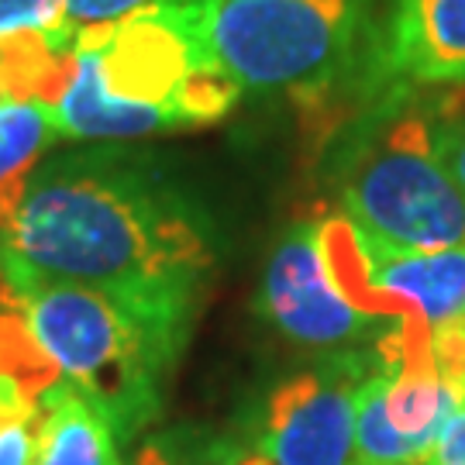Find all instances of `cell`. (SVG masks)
Wrapping results in <instances>:
<instances>
[{"instance_id":"1","label":"cell","mask_w":465,"mask_h":465,"mask_svg":"<svg viewBox=\"0 0 465 465\" xmlns=\"http://www.w3.org/2000/svg\"><path fill=\"white\" fill-rule=\"evenodd\" d=\"M217 228L183 180L145 152L94 145L35 169L0 238V282H80L197 314Z\"/></svg>"},{"instance_id":"2","label":"cell","mask_w":465,"mask_h":465,"mask_svg":"<svg viewBox=\"0 0 465 465\" xmlns=\"http://www.w3.org/2000/svg\"><path fill=\"white\" fill-rule=\"evenodd\" d=\"M242 90L214 63L200 0H166L80 28L73 76L52 104L66 142H138L214 124Z\"/></svg>"},{"instance_id":"3","label":"cell","mask_w":465,"mask_h":465,"mask_svg":"<svg viewBox=\"0 0 465 465\" xmlns=\"http://www.w3.org/2000/svg\"><path fill=\"white\" fill-rule=\"evenodd\" d=\"M7 293L38 351L104 403L117 434H134L155 417L163 380L197 314L55 280L21 282Z\"/></svg>"},{"instance_id":"4","label":"cell","mask_w":465,"mask_h":465,"mask_svg":"<svg viewBox=\"0 0 465 465\" xmlns=\"http://www.w3.org/2000/svg\"><path fill=\"white\" fill-rule=\"evenodd\" d=\"M214 63L245 94L317 100L362 66L369 0H200Z\"/></svg>"},{"instance_id":"5","label":"cell","mask_w":465,"mask_h":465,"mask_svg":"<svg viewBox=\"0 0 465 465\" xmlns=\"http://www.w3.org/2000/svg\"><path fill=\"white\" fill-rule=\"evenodd\" d=\"M341 207L355 228L403 249L465 245V193L438 155V121L393 97L351 152Z\"/></svg>"},{"instance_id":"6","label":"cell","mask_w":465,"mask_h":465,"mask_svg":"<svg viewBox=\"0 0 465 465\" xmlns=\"http://www.w3.org/2000/svg\"><path fill=\"white\" fill-rule=\"evenodd\" d=\"M324 245L338 286L366 314H417L431 328L465 317V245L403 249L355 228L345 214L324 221Z\"/></svg>"},{"instance_id":"7","label":"cell","mask_w":465,"mask_h":465,"mask_svg":"<svg viewBox=\"0 0 465 465\" xmlns=\"http://www.w3.org/2000/svg\"><path fill=\"white\" fill-rule=\"evenodd\" d=\"M259 307L282 338L303 349H345L382 321L355 307L338 286L324 245V221H297L276 238Z\"/></svg>"},{"instance_id":"8","label":"cell","mask_w":465,"mask_h":465,"mask_svg":"<svg viewBox=\"0 0 465 465\" xmlns=\"http://www.w3.org/2000/svg\"><path fill=\"white\" fill-rule=\"evenodd\" d=\"M372 355L345 351L272 393L259 449L272 465H355V397Z\"/></svg>"},{"instance_id":"9","label":"cell","mask_w":465,"mask_h":465,"mask_svg":"<svg viewBox=\"0 0 465 465\" xmlns=\"http://www.w3.org/2000/svg\"><path fill=\"white\" fill-rule=\"evenodd\" d=\"M362 55V84L382 100L465 86V0H390Z\"/></svg>"},{"instance_id":"10","label":"cell","mask_w":465,"mask_h":465,"mask_svg":"<svg viewBox=\"0 0 465 465\" xmlns=\"http://www.w3.org/2000/svg\"><path fill=\"white\" fill-rule=\"evenodd\" d=\"M35 465H121L111 414L66 376L42 397Z\"/></svg>"},{"instance_id":"11","label":"cell","mask_w":465,"mask_h":465,"mask_svg":"<svg viewBox=\"0 0 465 465\" xmlns=\"http://www.w3.org/2000/svg\"><path fill=\"white\" fill-rule=\"evenodd\" d=\"M63 132L45 104H0V238L11 228L17 203L35 169L45 163Z\"/></svg>"},{"instance_id":"12","label":"cell","mask_w":465,"mask_h":465,"mask_svg":"<svg viewBox=\"0 0 465 465\" xmlns=\"http://www.w3.org/2000/svg\"><path fill=\"white\" fill-rule=\"evenodd\" d=\"M428 451L407 441L386 414V369L372 351V369L355 397V465H420Z\"/></svg>"},{"instance_id":"13","label":"cell","mask_w":465,"mask_h":465,"mask_svg":"<svg viewBox=\"0 0 465 465\" xmlns=\"http://www.w3.org/2000/svg\"><path fill=\"white\" fill-rule=\"evenodd\" d=\"M73 28L69 0H0V42Z\"/></svg>"},{"instance_id":"14","label":"cell","mask_w":465,"mask_h":465,"mask_svg":"<svg viewBox=\"0 0 465 465\" xmlns=\"http://www.w3.org/2000/svg\"><path fill=\"white\" fill-rule=\"evenodd\" d=\"M155 4H166V0H69V17L80 28H97V25H111Z\"/></svg>"},{"instance_id":"15","label":"cell","mask_w":465,"mask_h":465,"mask_svg":"<svg viewBox=\"0 0 465 465\" xmlns=\"http://www.w3.org/2000/svg\"><path fill=\"white\" fill-rule=\"evenodd\" d=\"M438 155L451 173V180L465 193V114L445 111V117L438 121Z\"/></svg>"},{"instance_id":"16","label":"cell","mask_w":465,"mask_h":465,"mask_svg":"<svg viewBox=\"0 0 465 465\" xmlns=\"http://www.w3.org/2000/svg\"><path fill=\"white\" fill-rule=\"evenodd\" d=\"M428 465H465V403H459L451 417L441 424L428 451Z\"/></svg>"},{"instance_id":"17","label":"cell","mask_w":465,"mask_h":465,"mask_svg":"<svg viewBox=\"0 0 465 465\" xmlns=\"http://www.w3.org/2000/svg\"><path fill=\"white\" fill-rule=\"evenodd\" d=\"M134 465H173V455H169L163 445H149V449L138 451Z\"/></svg>"},{"instance_id":"18","label":"cell","mask_w":465,"mask_h":465,"mask_svg":"<svg viewBox=\"0 0 465 465\" xmlns=\"http://www.w3.org/2000/svg\"><path fill=\"white\" fill-rule=\"evenodd\" d=\"M169 455H173V451H169ZM173 465H176V462H173Z\"/></svg>"}]
</instances>
